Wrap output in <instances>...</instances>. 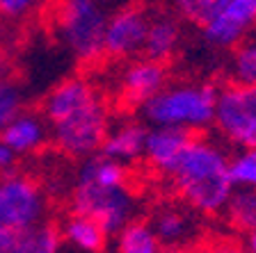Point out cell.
<instances>
[{"label": "cell", "instance_id": "ba28073f", "mask_svg": "<svg viewBox=\"0 0 256 253\" xmlns=\"http://www.w3.org/2000/svg\"><path fill=\"white\" fill-rule=\"evenodd\" d=\"M256 30V0H222L210 18L199 25L202 41L210 50H231Z\"/></svg>", "mask_w": 256, "mask_h": 253}, {"label": "cell", "instance_id": "ac0fdd59", "mask_svg": "<svg viewBox=\"0 0 256 253\" xmlns=\"http://www.w3.org/2000/svg\"><path fill=\"white\" fill-rule=\"evenodd\" d=\"M231 82L256 87V32L245 37L236 48L229 50V62H226Z\"/></svg>", "mask_w": 256, "mask_h": 253}, {"label": "cell", "instance_id": "3957f363", "mask_svg": "<svg viewBox=\"0 0 256 253\" xmlns=\"http://www.w3.org/2000/svg\"><path fill=\"white\" fill-rule=\"evenodd\" d=\"M231 155L208 137H192L172 167L170 180L178 201L202 217L222 215L234 180L229 171Z\"/></svg>", "mask_w": 256, "mask_h": 253}, {"label": "cell", "instance_id": "5bb4252c", "mask_svg": "<svg viewBox=\"0 0 256 253\" xmlns=\"http://www.w3.org/2000/svg\"><path fill=\"white\" fill-rule=\"evenodd\" d=\"M183 46V25L176 14H156L151 16L146 39H144V57H151L156 62L167 64L172 57L178 55Z\"/></svg>", "mask_w": 256, "mask_h": 253}, {"label": "cell", "instance_id": "ffe728a7", "mask_svg": "<svg viewBox=\"0 0 256 253\" xmlns=\"http://www.w3.org/2000/svg\"><path fill=\"white\" fill-rule=\"evenodd\" d=\"M117 253H162V247L149 224L135 219L117 233Z\"/></svg>", "mask_w": 256, "mask_h": 253}, {"label": "cell", "instance_id": "d6986e66", "mask_svg": "<svg viewBox=\"0 0 256 253\" xmlns=\"http://www.w3.org/2000/svg\"><path fill=\"white\" fill-rule=\"evenodd\" d=\"M60 231L50 224H39L30 231L16 235L5 253H58Z\"/></svg>", "mask_w": 256, "mask_h": 253}, {"label": "cell", "instance_id": "7402d4cb", "mask_svg": "<svg viewBox=\"0 0 256 253\" xmlns=\"http://www.w3.org/2000/svg\"><path fill=\"white\" fill-rule=\"evenodd\" d=\"M23 89L14 80H0V135L23 110Z\"/></svg>", "mask_w": 256, "mask_h": 253}, {"label": "cell", "instance_id": "52a82bcc", "mask_svg": "<svg viewBox=\"0 0 256 253\" xmlns=\"http://www.w3.org/2000/svg\"><path fill=\"white\" fill-rule=\"evenodd\" d=\"M213 126L236 148H256V87L231 82L218 89Z\"/></svg>", "mask_w": 256, "mask_h": 253}, {"label": "cell", "instance_id": "30bf717a", "mask_svg": "<svg viewBox=\"0 0 256 253\" xmlns=\"http://www.w3.org/2000/svg\"><path fill=\"white\" fill-rule=\"evenodd\" d=\"M170 82L167 64L151 57H133L124 62L117 73V96L124 105L142 107Z\"/></svg>", "mask_w": 256, "mask_h": 253}, {"label": "cell", "instance_id": "e0dca14e", "mask_svg": "<svg viewBox=\"0 0 256 253\" xmlns=\"http://www.w3.org/2000/svg\"><path fill=\"white\" fill-rule=\"evenodd\" d=\"M222 215L231 231L242 233V235L254 231L256 228V190L234 187Z\"/></svg>", "mask_w": 256, "mask_h": 253}, {"label": "cell", "instance_id": "f1b7e54d", "mask_svg": "<svg viewBox=\"0 0 256 253\" xmlns=\"http://www.w3.org/2000/svg\"><path fill=\"white\" fill-rule=\"evenodd\" d=\"M0 80H5V55L0 50Z\"/></svg>", "mask_w": 256, "mask_h": 253}, {"label": "cell", "instance_id": "f546056e", "mask_svg": "<svg viewBox=\"0 0 256 253\" xmlns=\"http://www.w3.org/2000/svg\"><path fill=\"white\" fill-rule=\"evenodd\" d=\"M162 253H192V251H188V249H165Z\"/></svg>", "mask_w": 256, "mask_h": 253}, {"label": "cell", "instance_id": "2e32d148", "mask_svg": "<svg viewBox=\"0 0 256 253\" xmlns=\"http://www.w3.org/2000/svg\"><path fill=\"white\" fill-rule=\"evenodd\" d=\"M60 235H64L66 242L85 253H101L108 244V233L94 219L82 215H71L64 222Z\"/></svg>", "mask_w": 256, "mask_h": 253}, {"label": "cell", "instance_id": "8992f818", "mask_svg": "<svg viewBox=\"0 0 256 253\" xmlns=\"http://www.w3.org/2000/svg\"><path fill=\"white\" fill-rule=\"evenodd\" d=\"M46 212V194L30 176H0V238H16L39 226Z\"/></svg>", "mask_w": 256, "mask_h": 253}, {"label": "cell", "instance_id": "cb8c5ba5", "mask_svg": "<svg viewBox=\"0 0 256 253\" xmlns=\"http://www.w3.org/2000/svg\"><path fill=\"white\" fill-rule=\"evenodd\" d=\"M50 0H0V18L12 23H23L46 9Z\"/></svg>", "mask_w": 256, "mask_h": 253}, {"label": "cell", "instance_id": "277c9868", "mask_svg": "<svg viewBox=\"0 0 256 253\" xmlns=\"http://www.w3.org/2000/svg\"><path fill=\"white\" fill-rule=\"evenodd\" d=\"M218 89L206 80L167 82L149 103H144L142 121L151 128H172L199 132L213 126Z\"/></svg>", "mask_w": 256, "mask_h": 253}, {"label": "cell", "instance_id": "83f0119b", "mask_svg": "<svg viewBox=\"0 0 256 253\" xmlns=\"http://www.w3.org/2000/svg\"><path fill=\"white\" fill-rule=\"evenodd\" d=\"M12 242H14V238H0V253H5Z\"/></svg>", "mask_w": 256, "mask_h": 253}, {"label": "cell", "instance_id": "7c38bea8", "mask_svg": "<svg viewBox=\"0 0 256 253\" xmlns=\"http://www.w3.org/2000/svg\"><path fill=\"white\" fill-rule=\"evenodd\" d=\"M192 139L190 132L172 130V128H149L146 132V144H144L142 160L154 174L167 178L176 160L186 151L188 142Z\"/></svg>", "mask_w": 256, "mask_h": 253}, {"label": "cell", "instance_id": "44dd1931", "mask_svg": "<svg viewBox=\"0 0 256 253\" xmlns=\"http://www.w3.org/2000/svg\"><path fill=\"white\" fill-rule=\"evenodd\" d=\"M234 187L256 190V148H238L229 160Z\"/></svg>", "mask_w": 256, "mask_h": 253}, {"label": "cell", "instance_id": "d4e9b609", "mask_svg": "<svg viewBox=\"0 0 256 253\" xmlns=\"http://www.w3.org/2000/svg\"><path fill=\"white\" fill-rule=\"evenodd\" d=\"M199 253H250L245 247H240L234 240H210V242L202 244Z\"/></svg>", "mask_w": 256, "mask_h": 253}, {"label": "cell", "instance_id": "4316f807", "mask_svg": "<svg viewBox=\"0 0 256 253\" xmlns=\"http://www.w3.org/2000/svg\"><path fill=\"white\" fill-rule=\"evenodd\" d=\"M245 249L250 253H256V228L254 231L247 233V240H245Z\"/></svg>", "mask_w": 256, "mask_h": 253}, {"label": "cell", "instance_id": "5b68a950", "mask_svg": "<svg viewBox=\"0 0 256 253\" xmlns=\"http://www.w3.org/2000/svg\"><path fill=\"white\" fill-rule=\"evenodd\" d=\"M53 30L64 50L80 64L103 57L108 11L103 0H53Z\"/></svg>", "mask_w": 256, "mask_h": 253}, {"label": "cell", "instance_id": "8fae6325", "mask_svg": "<svg viewBox=\"0 0 256 253\" xmlns=\"http://www.w3.org/2000/svg\"><path fill=\"white\" fill-rule=\"evenodd\" d=\"M149 226L156 233L160 247L165 249H188L202 240L199 215L174 201H165L154 208Z\"/></svg>", "mask_w": 256, "mask_h": 253}, {"label": "cell", "instance_id": "7a4b0ae2", "mask_svg": "<svg viewBox=\"0 0 256 253\" xmlns=\"http://www.w3.org/2000/svg\"><path fill=\"white\" fill-rule=\"evenodd\" d=\"M71 210L94 219L108 235H117L124 226L135 222L140 196L135 192L128 167L92 155L78 167L71 190Z\"/></svg>", "mask_w": 256, "mask_h": 253}, {"label": "cell", "instance_id": "603a6c76", "mask_svg": "<svg viewBox=\"0 0 256 253\" xmlns=\"http://www.w3.org/2000/svg\"><path fill=\"white\" fill-rule=\"evenodd\" d=\"M170 2H172L174 14L181 21L194 23V25H202L222 5V0H170Z\"/></svg>", "mask_w": 256, "mask_h": 253}, {"label": "cell", "instance_id": "9a60e30c", "mask_svg": "<svg viewBox=\"0 0 256 253\" xmlns=\"http://www.w3.org/2000/svg\"><path fill=\"white\" fill-rule=\"evenodd\" d=\"M48 139V126L42 114H32V112H21L14 121L2 130L0 142L14 151L16 155H30L37 153L39 148Z\"/></svg>", "mask_w": 256, "mask_h": 253}, {"label": "cell", "instance_id": "484cf974", "mask_svg": "<svg viewBox=\"0 0 256 253\" xmlns=\"http://www.w3.org/2000/svg\"><path fill=\"white\" fill-rule=\"evenodd\" d=\"M16 158L18 155L12 151L7 144L0 142V176H5V174H12L14 171V164H16Z\"/></svg>", "mask_w": 256, "mask_h": 253}, {"label": "cell", "instance_id": "4fadbf2b", "mask_svg": "<svg viewBox=\"0 0 256 253\" xmlns=\"http://www.w3.org/2000/svg\"><path fill=\"white\" fill-rule=\"evenodd\" d=\"M146 132H149V128H144V123L135 121V119H124L119 123H112L106 139H103L101 155L124 164V167L138 162L144 155Z\"/></svg>", "mask_w": 256, "mask_h": 253}, {"label": "cell", "instance_id": "6da1fadb", "mask_svg": "<svg viewBox=\"0 0 256 253\" xmlns=\"http://www.w3.org/2000/svg\"><path fill=\"white\" fill-rule=\"evenodd\" d=\"M42 116L58 151L76 160L98 153L112 126L110 103L87 75L60 80L44 98Z\"/></svg>", "mask_w": 256, "mask_h": 253}, {"label": "cell", "instance_id": "9c48e42d", "mask_svg": "<svg viewBox=\"0 0 256 253\" xmlns=\"http://www.w3.org/2000/svg\"><path fill=\"white\" fill-rule=\"evenodd\" d=\"M149 21V11L138 5H126L112 11L108 16L106 34H103V57L117 59V62L140 57L144 50Z\"/></svg>", "mask_w": 256, "mask_h": 253}]
</instances>
